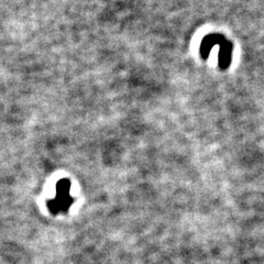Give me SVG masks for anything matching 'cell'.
<instances>
[{
    "instance_id": "obj_1",
    "label": "cell",
    "mask_w": 264,
    "mask_h": 264,
    "mask_svg": "<svg viewBox=\"0 0 264 264\" xmlns=\"http://www.w3.org/2000/svg\"><path fill=\"white\" fill-rule=\"evenodd\" d=\"M74 199L70 195L60 196L56 195L55 199H52L47 201V208L53 215H57L58 213H66L69 211L70 207L73 205Z\"/></svg>"
},
{
    "instance_id": "obj_2",
    "label": "cell",
    "mask_w": 264,
    "mask_h": 264,
    "mask_svg": "<svg viewBox=\"0 0 264 264\" xmlns=\"http://www.w3.org/2000/svg\"><path fill=\"white\" fill-rule=\"evenodd\" d=\"M71 191V182L69 180H61L56 184V195L63 196V195H70Z\"/></svg>"
}]
</instances>
